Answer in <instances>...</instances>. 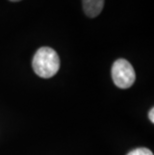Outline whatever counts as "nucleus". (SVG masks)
Here are the masks:
<instances>
[{
  "mask_svg": "<svg viewBox=\"0 0 154 155\" xmlns=\"http://www.w3.org/2000/svg\"><path fill=\"white\" fill-rule=\"evenodd\" d=\"M127 155H153V153L148 148L139 147V148H136V149H133L132 151H130Z\"/></svg>",
  "mask_w": 154,
  "mask_h": 155,
  "instance_id": "4",
  "label": "nucleus"
},
{
  "mask_svg": "<svg viewBox=\"0 0 154 155\" xmlns=\"http://www.w3.org/2000/svg\"><path fill=\"white\" fill-rule=\"evenodd\" d=\"M32 67L38 76L42 78L53 77L60 67L59 56L54 49L50 47H41L34 55Z\"/></svg>",
  "mask_w": 154,
  "mask_h": 155,
  "instance_id": "1",
  "label": "nucleus"
},
{
  "mask_svg": "<svg viewBox=\"0 0 154 155\" xmlns=\"http://www.w3.org/2000/svg\"><path fill=\"white\" fill-rule=\"evenodd\" d=\"M111 75L114 84L121 89L129 88L135 82V71L126 59H117L112 65Z\"/></svg>",
  "mask_w": 154,
  "mask_h": 155,
  "instance_id": "2",
  "label": "nucleus"
},
{
  "mask_svg": "<svg viewBox=\"0 0 154 155\" xmlns=\"http://www.w3.org/2000/svg\"><path fill=\"white\" fill-rule=\"evenodd\" d=\"M153 113H154V108H151L150 109V111H149V115H148V117H149V119H150V121L152 122H154V116H153Z\"/></svg>",
  "mask_w": 154,
  "mask_h": 155,
  "instance_id": "5",
  "label": "nucleus"
},
{
  "mask_svg": "<svg viewBox=\"0 0 154 155\" xmlns=\"http://www.w3.org/2000/svg\"><path fill=\"white\" fill-rule=\"evenodd\" d=\"M10 1H12V2H18V1H20V0H10Z\"/></svg>",
  "mask_w": 154,
  "mask_h": 155,
  "instance_id": "6",
  "label": "nucleus"
},
{
  "mask_svg": "<svg viewBox=\"0 0 154 155\" xmlns=\"http://www.w3.org/2000/svg\"><path fill=\"white\" fill-rule=\"evenodd\" d=\"M83 11L88 17L94 18L100 14L104 6V0H82Z\"/></svg>",
  "mask_w": 154,
  "mask_h": 155,
  "instance_id": "3",
  "label": "nucleus"
}]
</instances>
